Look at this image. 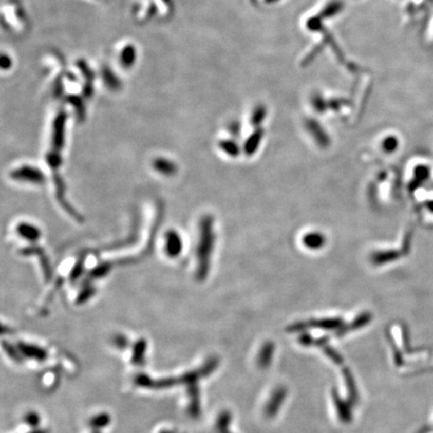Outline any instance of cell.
<instances>
[{
	"mask_svg": "<svg viewBox=\"0 0 433 433\" xmlns=\"http://www.w3.org/2000/svg\"><path fill=\"white\" fill-rule=\"evenodd\" d=\"M213 230H212V222L211 220H206L204 224V233H203V240L201 243L200 249V258L202 259V268L206 271L208 268V259L210 258V254L213 248Z\"/></svg>",
	"mask_w": 433,
	"mask_h": 433,
	"instance_id": "6da1fadb",
	"label": "cell"
},
{
	"mask_svg": "<svg viewBox=\"0 0 433 433\" xmlns=\"http://www.w3.org/2000/svg\"><path fill=\"white\" fill-rule=\"evenodd\" d=\"M303 243L307 248L311 250H318L319 248L323 247L325 244V238L322 234L317 232L310 233L303 238Z\"/></svg>",
	"mask_w": 433,
	"mask_h": 433,
	"instance_id": "7a4b0ae2",
	"label": "cell"
},
{
	"mask_svg": "<svg viewBox=\"0 0 433 433\" xmlns=\"http://www.w3.org/2000/svg\"><path fill=\"white\" fill-rule=\"evenodd\" d=\"M262 139V133L261 131H256L254 135L251 136V138L247 141V143L245 144V150H246V155L248 156H252L255 154L256 149L258 148L259 144L261 142Z\"/></svg>",
	"mask_w": 433,
	"mask_h": 433,
	"instance_id": "3957f363",
	"label": "cell"
},
{
	"mask_svg": "<svg viewBox=\"0 0 433 433\" xmlns=\"http://www.w3.org/2000/svg\"><path fill=\"white\" fill-rule=\"evenodd\" d=\"M394 256H395V253L394 252H375L373 255H372V262H373V264H375L376 266L377 265H381V264H384V263H387V262H389V261H392V260H394Z\"/></svg>",
	"mask_w": 433,
	"mask_h": 433,
	"instance_id": "277c9868",
	"label": "cell"
},
{
	"mask_svg": "<svg viewBox=\"0 0 433 433\" xmlns=\"http://www.w3.org/2000/svg\"><path fill=\"white\" fill-rule=\"evenodd\" d=\"M22 352L23 354L27 355L28 357L35 358L37 360H42L45 357V352L42 350V348L34 347V346H22Z\"/></svg>",
	"mask_w": 433,
	"mask_h": 433,
	"instance_id": "5b68a950",
	"label": "cell"
},
{
	"mask_svg": "<svg viewBox=\"0 0 433 433\" xmlns=\"http://www.w3.org/2000/svg\"><path fill=\"white\" fill-rule=\"evenodd\" d=\"M223 149L227 153L228 155L236 157L239 155V148L236 144L234 143H230V142H225L224 144H222Z\"/></svg>",
	"mask_w": 433,
	"mask_h": 433,
	"instance_id": "8992f818",
	"label": "cell"
},
{
	"mask_svg": "<svg viewBox=\"0 0 433 433\" xmlns=\"http://www.w3.org/2000/svg\"><path fill=\"white\" fill-rule=\"evenodd\" d=\"M396 147V142H395V139H388V140H386L385 142H384V148L386 149V150H388V152H390L392 149H394Z\"/></svg>",
	"mask_w": 433,
	"mask_h": 433,
	"instance_id": "52a82bcc",
	"label": "cell"
}]
</instances>
